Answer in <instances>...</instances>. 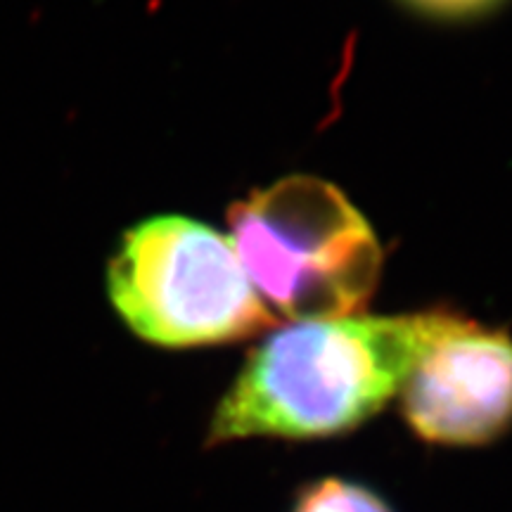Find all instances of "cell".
Returning <instances> with one entry per match:
<instances>
[{
  "label": "cell",
  "instance_id": "cell-1",
  "mask_svg": "<svg viewBox=\"0 0 512 512\" xmlns=\"http://www.w3.org/2000/svg\"><path fill=\"white\" fill-rule=\"evenodd\" d=\"M458 320L446 311L347 316L273 332L216 403L204 446L344 437L387 408L425 351Z\"/></svg>",
  "mask_w": 512,
  "mask_h": 512
},
{
  "label": "cell",
  "instance_id": "cell-2",
  "mask_svg": "<svg viewBox=\"0 0 512 512\" xmlns=\"http://www.w3.org/2000/svg\"><path fill=\"white\" fill-rule=\"evenodd\" d=\"M228 219L249 283L285 318H347L373 297L380 242L335 185L283 178L233 204Z\"/></svg>",
  "mask_w": 512,
  "mask_h": 512
},
{
  "label": "cell",
  "instance_id": "cell-3",
  "mask_svg": "<svg viewBox=\"0 0 512 512\" xmlns=\"http://www.w3.org/2000/svg\"><path fill=\"white\" fill-rule=\"evenodd\" d=\"M114 311L140 339L185 349L238 342L275 318L249 283L233 240L185 216L133 226L107 268Z\"/></svg>",
  "mask_w": 512,
  "mask_h": 512
},
{
  "label": "cell",
  "instance_id": "cell-4",
  "mask_svg": "<svg viewBox=\"0 0 512 512\" xmlns=\"http://www.w3.org/2000/svg\"><path fill=\"white\" fill-rule=\"evenodd\" d=\"M408 430L430 446H491L512 432V339L460 318L401 387Z\"/></svg>",
  "mask_w": 512,
  "mask_h": 512
},
{
  "label": "cell",
  "instance_id": "cell-5",
  "mask_svg": "<svg viewBox=\"0 0 512 512\" xmlns=\"http://www.w3.org/2000/svg\"><path fill=\"white\" fill-rule=\"evenodd\" d=\"M287 512H396V508L361 479L323 475L294 489Z\"/></svg>",
  "mask_w": 512,
  "mask_h": 512
},
{
  "label": "cell",
  "instance_id": "cell-6",
  "mask_svg": "<svg viewBox=\"0 0 512 512\" xmlns=\"http://www.w3.org/2000/svg\"><path fill=\"white\" fill-rule=\"evenodd\" d=\"M406 3L415 5L418 10L432 12V15L444 17H465L477 15V12L491 10L501 0H406Z\"/></svg>",
  "mask_w": 512,
  "mask_h": 512
}]
</instances>
